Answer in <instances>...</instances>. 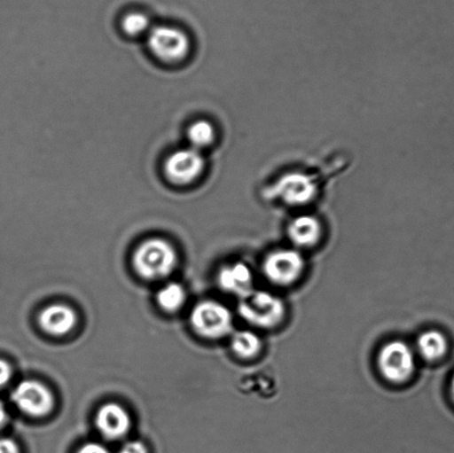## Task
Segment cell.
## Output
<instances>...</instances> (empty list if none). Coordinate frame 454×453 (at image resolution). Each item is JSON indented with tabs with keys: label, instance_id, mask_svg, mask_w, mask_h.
Returning <instances> with one entry per match:
<instances>
[{
	"label": "cell",
	"instance_id": "1",
	"mask_svg": "<svg viewBox=\"0 0 454 453\" xmlns=\"http://www.w3.org/2000/svg\"><path fill=\"white\" fill-rule=\"evenodd\" d=\"M133 268L146 281L166 278L176 268L175 247L166 239L150 238L140 244L133 254Z\"/></svg>",
	"mask_w": 454,
	"mask_h": 453
},
{
	"label": "cell",
	"instance_id": "2",
	"mask_svg": "<svg viewBox=\"0 0 454 453\" xmlns=\"http://www.w3.org/2000/svg\"><path fill=\"white\" fill-rule=\"evenodd\" d=\"M239 313L253 327L274 330L284 322L286 306L270 292L253 291L240 299Z\"/></svg>",
	"mask_w": 454,
	"mask_h": 453
},
{
	"label": "cell",
	"instance_id": "3",
	"mask_svg": "<svg viewBox=\"0 0 454 453\" xmlns=\"http://www.w3.org/2000/svg\"><path fill=\"white\" fill-rule=\"evenodd\" d=\"M377 367L384 379L391 384H404L415 375L416 354L403 340H391L378 353Z\"/></svg>",
	"mask_w": 454,
	"mask_h": 453
},
{
	"label": "cell",
	"instance_id": "4",
	"mask_svg": "<svg viewBox=\"0 0 454 453\" xmlns=\"http://www.w3.org/2000/svg\"><path fill=\"white\" fill-rule=\"evenodd\" d=\"M191 326L207 340H221L233 331V315L216 301H204L194 306L190 316Z\"/></svg>",
	"mask_w": 454,
	"mask_h": 453
},
{
	"label": "cell",
	"instance_id": "5",
	"mask_svg": "<svg viewBox=\"0 0 454 453\" xmlns=\"http://www.w3.org/2000/svg\"><path fill=\"white\" fill-rule=\"evenodd\" d=\"M306 268L304 256L295 248H279L262 262L265 278L275 286L287 287L300 281Z\"/></svg>",
	"mask_w": 454,
	"mask_h": 453
},
{
	"label": "cell",
	"instance_id": "6",
	"mask_svg": "<svg viewBox=\"0 0 454 453\" xmlns=\"http://www.w3.org/2000/svg\"><path fill=\"white\" fill-rule=\"evenodd\" d=\"M12 401L18 410L34 418L48 416L55 407L51 389L37 380H24L12 393Z\"/></svg>",
	"mask_w": 454,
	"mask_h": 453
},
{
	"label": "cell",
	"instance_id": "7",
	"mask_svg": "<svg viewBox=\"0 0 454 453\" xmlns=\"http://www.w3.org/2000/svg\"><path fill=\"white\" fill-rule=\"evenodd\" d=\"M148 46L164 62H179L188 56L190 42L184 31L175 27L159 26L150 31Z\"/></svg>",
	"mask_w": 454,
	"mask_h": 453
},
{
	"label": "cell",
	"instance_id": "8",
	"mask_svg": "<svg viewBox=\"0 0 454 453\" xmlns=\"http://www.w3.org/2000/svg\"><path fill=\"white\" fill-rule=\"evenodd\" d=\"M206 167L201 151L194 148L173 152L164 164V172L172 184L188 185L202 175Z\"/></svg>",
	"mask_w": 454,
	"mask_h": 453
},
{
	"label": "cell",
	"instance_id": "9",
	"mask_svg": "<svg viewBox=\"0 0 454 453\" xmlns=\"http://www.w3.org/2000/svg\"><path fill=\"white\" fill-rule=\"evenodd\" d=\"M275 195L292 207H304L314 201L317 186L309 176L302 173H288L275 184Z\"/></svg>",
	"mask_w": 454,
	"mask_h": 453
},
{
	"label": "cell",
	"instance_id": "10",
	"mask_svg": "<svg viewBox=\"0 0 454 453\" xmlns=\"http://www.w3.org/2000/svg\"><path fill=\"white\" fill-rule=\"evenodd\" d=\"M96 426L102 436L110 441H115L126 436L130 430V415L118 403L109 402L98 411Z\"/></svg>",
	"mask_w": 454,
	"mask_h": 453
},
{
	"label": "cell",
	"instance_id": "11",
	"mask_svg": "<svg viewBox=\"0 0 454 453\" xmlns=\"http://www.w3.org/2000/svg\"><path fill=\"white\" fill-rule=\"evenodd\" d=\"M78 323L77 313L69 306L52 304L42 310L38 316L39 326L48 335H68Z\"/></svg>",
	"mask_w": 454,
	"mask_h": 453
},
{
	"label": "cell",
	"instance_id": "12",
	"mask_svg": "<svg viewBox=\"0 0 454 453\" xmlns=\"http://www.w3.org/2000/svg\"><path fill=\"white\" fill-rule=\"evenodd\" d=\"M219 286L229 294L240 297L253 292L254 275L249 266L240 262L225 265L217 274Z\"/></svg>",
	"mask_w": 454,
	"mask_h": 453
},
{
	"label": "cell",
	"instance_id": "13",
	"mask_svg": "<svg viewBox=\"0 0 454 453\" xmlns=\"http://www.w3.org/2000/svg\"><path fill=\"white\" fill-rule=\"evenodd\" d=\"M287 234L291 242L298 248L317 246L323 237V226L317 217L301 215L288 225Z\"/></svg>",
	"mask_w": 454,
	"mask_h": 453
},
{
	"label": "cell",
	"instance_id": "14",
	"mask_svg": "<svg viewBox=\"0 0 454 453\" xmlns=\"http://www.w3.org/2000/svg\"><path fill=\"white\" fill-rule=\"evenodd\" d=\"M417 350L426 362H439L446 356L448 340L442 332L430 330L418 337Z\"/></svg>",
	"mask_w": 454,
	"mask_h": 453
},
{
	"label": "cell",
	"instance_id": "15",
	"mask_svg": "<svg viewBox=\"0 0 454 453\" xmlns=\"http://www.w3.org/2000/svg\"><path fill=\"white\" fill-rule=\"evenodd\" d=\"M231 348L236 356L253 359L261 354L262 341L261 337L252 331H240L231 336Z\"/></svg>",
	"mask_w": 454,
	"mask_h": 453
},
{
	"label": "cell",
	"instance_id": "16",
	"mask_svg": "<svg viewBox=\"0 0 454 453\" xmlns=\"http://www.w3.org/2000/svg\"><path fill=\"white\" fill-rule=\"evenodd\" d=\"M185 300L186 292L184 287L177 283L168 284L157 294L158 305L164 312L168 313L177 312L184 305Z\"/></svg>",
	"mask_w": 454,
	"mask_h": 453
},
{
	"label": "cell",
	"instance_id": "17",
	"mask_svg": "<svg viewBox=\"0 0 454 453\" xmlns=\"http://www.w3.org/2000/svg\"><path fill=\"white\" fill-rule=\"evenodd\" d=\"M188 137L192 148L201 151L215 141V128L207 121L195 122L189 128Z\"/></svg>",
	"mask_w": 454,
	"mask_h": 453
},
{
	"label": "cell",
	"instance_id": "18",
	"mask_svg": "<svg viewBox=\"0 0 454 453\" xmlns=\"http://www.w3.org/2000/svg\"><path fill=\"white\" fill-rule=\"evenodd\" d=\"M123 30L130 35H140L149 29V18L140 12L129 13L122 22Z\"/></svg>",
	"mask_w": 454,
	"mask_h": 453
},
{
	"label": "cell",
	"instance_id": "19",
	"mask_svg": "<svg viewBox=\"0 0 454 453\" xmlns=\"http://www.w3.org/2000/svg\"><path fill=\"white\" fill-rule=\"evenodd\" d=\"M119 453H149L148 449L144 442L141 441H130L127 442Z\"/></svg>",
	"mask_w": 454,
	"mask_h": 453
},
{
	"label": "cell",
	"instance_id": "20",
	"mask_svg": "<svg viewBox=\"0 0 454 453\" xmlns=\"http://www.w3.org/2000/svg\"><path fill=\"white\" fill-rule=\"evenodd\" d=\"M12 376L11 365L7 362L0 359V388L4 387L9 383Z\"/></svg>",
	"mask_w": 454,
	"mask_h": 453
},
{
	"label": "cell",
	"instance_id": "21",
	"mask_svg": "<svg viewBox=\"0 0 454 453\" xmlns=\"http://www.w3.org/2000/svg\"><path fill=\"white\" fill-rule=\"evenodd\" d=\"M77 453H110V451L100 443L90 442L80 448Z\"/></svg>",
	"mask_w": 454,
	"mask_h": 453
},
{
	"label": "cell",
	"instance_id": "22",
	"mask_svg": "<svg viewBox=\"0 0 454 453\" xmlns=\"http://www.w3.org/2000/svg\"><path fill=\"white\" fill-rule=\"evenodd\" d=\"M0 453H20L15 441L11 439H0Z\"/></svg>",
	"mask_w": 454,
	"mask_h": 453
},
{
	"label": "cell",
	"instance_id": "23",
	"mask_svg": "<svg viewBox=\"0 0 454 453\" xmlns=\"http://www.w3.org/2000/svg\"><path fill=\"white\" fill-rule=\"evenodd\" d=\"M8 415L6 407H4V403L0 401V429H2L4 424L7 423Z\"/></svg>",
	"mask_w": 454,
	"mask_h": 453
},
{
	"label": "cell",
	"instance_id": "24",
	"mask_svg": "<svg viewBox=\"0 0 454 453\" xmlns=\"http://www.w3.org/2000/svg\"><path fill=\"white\" fill-rule=\"evenodd\" d=\"M450 393H451V397H452L453 402H454V376H453V379H452V381H451Z\"/></svg>",
	"mask_w": 454,
	"mask_h": 453
}]
</instances>
